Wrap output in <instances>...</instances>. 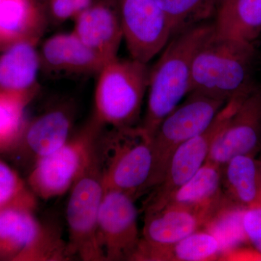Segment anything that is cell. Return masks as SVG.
Returning <instances> with one entry per match:
<instances>
[{"instance_id": "6da1fadb", "label": "cell", "mask_w": 261, "mask_h": 261, "mask_svg": "<svg viewBox=\"0 0 261 261\" xmlns=\"http://www.w3.org/2000/svg\"><path fill=\"white\" fill-rule=\"evenodd\" d=\"M214 29V24L204 23L173 36L149 70L147 108L141 125L152 138L163 120L190 93L194 56Z\"/></svg>"}, {"instance_id": "7a4b0ae2", "label": "cell", "mask_w": 261, "mask_h": 261, "mask_svg": "<svg viewBox=\"0 0 261 261\" xmlns=\"http://www.w3.org/2000/svg\"><path fill=\"white\" fill-rule=\"evenodd\" d=\"M142 125L105 127L97 159L105 190H116L135 200L154 187L153 140Z\"/></svg>"}, {"instance_id": "3957f363", "label": "cell", "mask_w": 261, "mask_h": 261, "mask_svg": "<svg viewBox=\"0 0 261 261\" xmlns=\"http://www.w3.org/2000/svg\"><path fill=\"white\" fill-rule=\"evenodd\" d=\"M254 58L253 44L226 37L214 25L194 56L190 92L227 102L250 92L255 87L251 80Z\"/></svg>"}, {"instance_id": "277c9868", "label": "cell", "mask_w": 261, "mask_h": 261, "mask_svg": "<svg viewBox=\"0 0 261 261\" xmlns=\"http://www.w3.org/2000/svg\"><path fill=\"white\" fill-rule=\"evenodd\" d=\"M147 64L117 58L97 73L93 116L105 127L138 125L148 87Z\"/></svg>"}, {"instance_id": "5b68a950", "label": "cell", "mask_w": 261, "mask_h": 261, "mask_svg": "<svg viewBox=\"0 0 261 261\" xmlns=\"http://www.w3.org/2000/svg\"><path fill=\"white\" fill-rule=\"evenodd\" d=\"M104 128L92 116L61 148L36 161L27 179L34 195L48 200L70 191L93 160Z\"/></svg>"}, {"instance_id": "8992f818", "label": "cell", "mask_w": 261, "mask_h": 261, "mask_svg": "<svg viewBox=\"0 0 261 261\" xmlns=\"http://www.w3.org/2000/svg\"><path fill=\"white\" fill-rule=\"evenodd\" d=\"M34 211L20 207L0 211V260H71L58 228L42 224Z\"/></svg>"}, {"instance_id": "52a82bcc", "label": "cell", "mask_w": 261, "mask_h": 261, "mask_svg": "<svg viewBox=\"0 0 261 261\" xmlns=\"http://www.w3.org/2000/svg\"><path fill=\"white\" fill-rule=\"evenodd\" d=\"M96 152L92 162L70 190L66 208L67 244L71 259L105 261L97 239L98 216L105 188Z\"/></svg>"}, {"instance_id": "ba28073f", "label": "cell", "mask_w": 261, "mask_h": 261, "mask_svg": "<svg viewBox=\"0 0 261 261\" xmlns=\"http://www.w3.org/2000/svg\"><path fill=\"white\" fill-rule=\"evenodd\" d=\"M226 102L192 92L163 121L153 139L154 187L161 183L175 149L207 128ZM152 189V190H153Z\"/></svg>"}, {"instance_id": "9c48e42d", "label": "cell", "mask_w": 261, "mask_h": 261, "mask_svg": "<svg viewBox=\"0 0 261 261\" xmlns=\"http://www.w3.org/2000/svg\"><path fill=\"white\" fill-rule=\"evenodd\" d=\"M250 92L239 94L228 100L203 132L184 142L175 149L161 183L149 192L150 194L144 205V211L161 208L171 194L186 183L202 167L215 139Z\"/></svg>"}, {"instance_id": "30bf717a", "label": "cell", "mask_w": 261, "mask_h": 261, "mask_svg": "<svg viewBox=\"0 0 261 261\" xmlns=\"http://www.w3.org/2000/svg\"><path fill=\"white\" fill-rule=\"evenodd\" d=\"M118 8L130 58L147 64L172 37L167 15L159 0H118Z\"/></svg>"}, {"instance_id": "8fae6325", "label": "cell", "mask_w": 261, "mask_h": 261, "mask_svg": "<svg viewBox=\"0 0 261 261\" xmlns=\"http://www.w3.org/2000/svg\"><path fill=\"white\" fill-rule=\"evenodd\" d=\"M97 239L105 261L132 260L140 243L135 200L116 190H105L98 216Z\"/></svg>"}, {"instance_id": "7c38bea8", "label": "cell", "mask_w": 261, "mask_h": 261, "mask_svg": "<svg viewBox=\"0 0 261 261\" xmlns=\"http://www.w3.org/2000/svg\"><path fill=\"white\" fill-rule=\"evenodd\" d=\"M261 150V89L255 87L240 103L215 139L206 161L222 167L239 155Z\"/></svg>"}, {"instance_id": "4fadbf2b", "label": "cell", "mask_w": 261, "mask_h": 261, "mask_svg": "<svg viewBox=\"0 0 261 261\" xmlns=\"http://www.w3.org/2000/svg\"><path fill=\"white\" fill-rule=\"evenodd\" d=\"M73 22L72 32L105 63L118 57L123 40L118 0H93Z\"/></svg>"}, {"instance_id": "5bb4252c", "label": "cell", "mask_w": 261, "mask_h": 261, "mask_svg": "<svg viewBox=\"0 0 261 261\" xmlns=\"http://www.w3.org/2000/svg\"><path fill=\"white\" fill-rule=\"evenodd\" d=\"M218 208L167 205L159 210L145 211L141 241L153 245L176 243L203 229Z\"/></svg>"}, {"instance_id": "9a60e30c", "label": "cell", "mask_w": 261, "mask_h": 261, "mask_svg": "<svg viewBox=\"0 0 261 261\" xmlns=\"http://www.w3.org/2000/svg\"><path fill=\"white\" fill-rule=\"evenodd\" d=\"M74 113L68 106H56L27 121L16 149L33 164L56 152L72 137Z\"/></svg>"}, {"instance_id": "2e32d148", "label": "cell", "mask_w": 261, "mask_h": 261, "mask_svg": "<svg viewBox=\"0 0 261 261\" xmlns=\"http://www.w3.org/2000/svg\"><path fill=\"white\" fill-rule=\"evenodd\" d=\"M37 42L21 41L0 51V92L34 99L42 68Z\"/></svg>"}, {"instance_id": "e0dca14e", "label": "cell", "mask_w": 261, "mask_h": 261, "mask_svg": "<svg viewBox=\"0 0 261 261\" xmlns=\"http://www.w3.org/2000/svg\"><path fill=\"white\" fill-rule=\"evenodd\" d=\"M39 55L42 67L65 74H97L106 63L73 32L48 38Z\"/></svg>"}, {"instance_id": "ac0fdd59", "label": "cell", "mask_w": 261, "mask_h": 261, "mask_svg": "<svg viewBox=\"0 0 261 261\" xmlns=\"http://www.w3.org/2000/svg\"><path fill=\"white\" fill-rule=\"evenodd\" d=\"M221 244L216 237L200 229L176 243L153 245L141 241L132 261H208L221 256Z\"/></svg>"}, {"instance_id": "d6986e66", "label": "cell", "mask_w": 261, "mask_h": 261, "mask_svg": "<svg viewBox=\"0 0 261 261\" xmlns=\"http://www.w3.org/2000/svg\"><path fill=\"white\" fill-rule=\"evenodd\" d=\"M46 17L39 0H0V42H39Z\"/></svg>"}, {"instance_id": "ffe728a7", "label": "cell", "mask_w": 261, "mask_h": 261, "mask_svg": "<svg viewBox=\"0 0 261 261\" xmlns=\"http://www.w3.org/2000/svg\"><path fill=\"white\" fill-rule=\"evenodd\" d=\"M225 196L243 209L261 205V159L236 156L221 167Z\"/></svg>"}, {"instance_id": "44dd1931", "label": "cell", "mask_w": 261, "mask_h": 261, "mask_svg": "<svg viewBox=\"0 0 261 261\" xmlns=\"http://www.w3.org/2000/svg\"><path fill=\"white\" fill-rule=\"evenodd\" d=\"M221 171L219 165L205 161L191 178L171 194L163 207L177 205L195 208H217L226 199L221 185Z\"/></svg>"}, {"instance_id": "7402d4cb", "label": "cell", "mask_w": 261, "mask_h": 261, "mask_svg": "<svg viewBox=\"0 0 261 261\" xmlns=\"http://www.w3.org/2000/svg\"><path fill=\"white\" fill-rule=\"evenodd\" d=\"M214 25L226 37L253 44L261 34V0H230L218 8Z\"/></svg>"}, {"instance_id": "603a6c76", "label": "cell", "mask_w": 261, "mask_h": 261, "mask_svg": "<svg viewBox=\"0 0 261 261\" xmlns=\"http://www.w3.org/2000/svg\"><path fill=\"white\" fill-rule=\"evenodd\" d=\"M32 99L0 92V152L14 150L27 125L25 110Z\"/></svg>"}, {"instance_id": "cb8c5ba5", "label": "cell", "mask_w": 261, "mask_h": 261, "mask_svg": "<svg viewBox=\"0 0 261 261\" xmlns=\"http://www.w3.org/2000/svg\"><path fill=\"white\" fill-rule=\"evenodd\" d=\"M167 15L172 37L176 34L204 23L217 13V0H159Z\"/></svg>"}, {"instance_id": "d4e9b609", "label": "cell", "mask_w": 261, "mask_h": 261, "mask_svg": "<svg viewBox=\"0 0 261 261\" xmlns=\"http://www.w3.org/2000/svg\"><path fill=\"white\" fill-rule=\"evenodd\" d=\"M37 196L19 173L0 160V211L20 207L34 211Z\"/></svg>"}, {"instance_id": "484cf974", "label": "cell", "mask_w": 261, "mask_h": 261, "mask_svg": "<svg viewBox=\"0 0 261 261\" xmlns=\"http://www.w3.org/2000/svg\"><path fill=\"white\" fill-rule=\"evenodd\" d=\"M93 0H49V14L56 22L74 20Z\"/></svg>"}, {"instance_id": "4316f807", "label": "cell", "mask_w": 261, "mask_h": 261, "mask_svg": "<svg viewBox=\"0 0 261 261\" xmlns=\"http://www.w3.org/2000/svg\"><path fill=\"white\" fill-rule=\"evenodd\" d=\"M242 222L247 243L261 255V205L245 209Z\"/></svg>"}, {"instance_id": "83f0119b", "label": "cell", "mask_w": 261, "mask_h": 261, "mask_svg": "<svg viewBox=\"0 0 261 261\" xmlns=\"http://www.w3.org/2000/svg\"><path fill=\"white\" fill-rule=\"evenodd\" d=\"M230 0H217L218 8H219V7H221V5L226 4V3H227Z\"/></svg>"}, {"instance_id": "f1b7e54d", "label": "cell", "mask_w": 261, "mask_h": 261, "mask_svg": "<svg viewBox=\"0 0 261 261\" xmlns=\"http://www.w3.org/2000/svg\"><path fill=\"white\" fill-rule=\"evenodd\" d=\"M6 47V46L4 45L3 43L0 42V51H3V49H5Z\"/></svg>"}]
</instances>
